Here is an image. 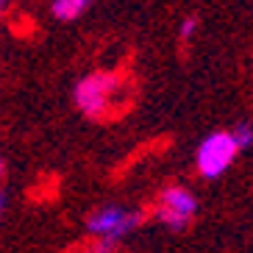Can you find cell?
<instances>
[{
    "label": "cell",
    "mask_w": 253,
    "mask_h": 253,
    "mask_svg": "<svg viewBox=\"0 0 253 253\" xmlns=\"http://www.w3.org/2000/svg\"><path fill=\"white\" fill-rule=\"evenodd\" d=\"M231 136H234V142H237V148H248V145H253V128L248 126V123L237 126L234 131H231Z\"/></svg>",
    "instance_id": "6"
},
{
    "label": "cell",
    "mask_w": 253,
    "mask_h": 253,
    "mask_svg": "<svg viewBox=\"0 0 253 253\" xmlns=\"http://www.w3.org/2000/svg\"><path fill=\"white\" fill-rule=\"evenodd\" d=\"M0 175H3V159H0Z\"/></svg>",
    "instance_id": "10"
},
{
    "label": "cell",
    "mask_w": 253,
    "mask_h": 253,
    "mask_svg": "<svg viewBox=\"0 0 253 253\" xmlns=\"http://www.w3.org/2000/svg\"><path fill=\"white\" fill-rule=\"evenodd\" d=\"M192 31H195V20H186L184 25H181V37H192Z\"/></svg>",
    "instance_id": "7"
},
{
    "label": "cell",
    "mask_w": 253,
    "mask_h": 253,
    "mask_svg": "<svg viewBox=\"0 0 253 253\" xmlns=\"http://www.w3.org/2000/svg\"><path fill=\"white\" fill-rule=\"evenodd\" d=\"M114 86H117V78H114V75H106V73L84 78V81L78 84V89H75V100L81 106V112L100 114L106 106H109V97H112Z\"/></svg>",
    "instance_id": "4"
},
{
    "label": "cell",
    "mask_w": 253,
    "mask_h": 253,
    "mask_svg": "<svg viewBox=\"0 0 253 253\" xmlns=\"http://www.w3.org/2000/svg\"><path fill=\"white\" fill-rule=\"evenodd\" d=\"M136 225H139V214L126 211V209H120V206L97 209L95 214H89V220H86L89 234L103 239V242H100V251H109L120 237H126L128 231H134Z\"/></svg>",
    "instance_id": "1"
},
{
    "label": "cell",
    "mask_w": 253,
    "mask_h": 253,
    "mask_svg": "<svg viewBox=\"0 0 253 253\" xmlns=\"http://www.w3.org/2000/svg\"><path fill=\"white\" fill-rule=\"evenodd\" d=\"M237 142L231 134H211L206 136L201 148H198V170L203 178H217L228 170V164L237 156Z\"/></svg>",
    "instance_id": "2"
},
{
    "label": "cell",
    "mask_w": 253,
    "mask_h": 253,
    "mask_svg": "<svg viewBox=\"0 0 253 253\" xmlns=\"http://www.w3.org/2000/svg\"><path fill=\"white\" fill-rule=\"evenodd\" d=\"M86 6H89V0H56L53 3V14L59 17V20H73Z\"/></svg>",
    "instance_id": "5"
},
{
    "label": "cell",
    "mask_w": 253,
    "mask_h": 253,
    "mask_svg": "<svg viewBox=\"0 0 253 253\" xmlns=\"http://www.w3.org/2000/svg\"><path fill=\"white\" fill-rule=\"evenodd\" d=\"M3 8H6V0H0V14H3Z\"/></svg>",
    "instance_id": "9"
},
{
    "label": "cell",
    "mask_w": 253,
    "mask_h": 253,
    "mask_svg": "<svg viewBox=\"0 0 253 253\" xmlns=\"http://www.w3.org/2000/svg\"><path fill=\"white\" fill-rule=\"evenodd\" d=\"M195 209H198V203H195L192 192H186L184 186H170L159 198V220L170 225L172 231H181L192 220Z\"/></svg>",
    "instance_id": "3"
},
{
    "label": "cell",
    "mask_w": 253,
    "mask_h": 253,
    "mask_svg": "<svg viewBox=\"0 0 253 253\" xmlns=\"http://www.w3.org/2000/svg\"><path fill=\"white\" fill-rule=\"evenodd\" d=\"M3 203H6V198H3V195H0V214H3Z\"/></svg>",
    "instance_id": "8"
}]
</instances>
